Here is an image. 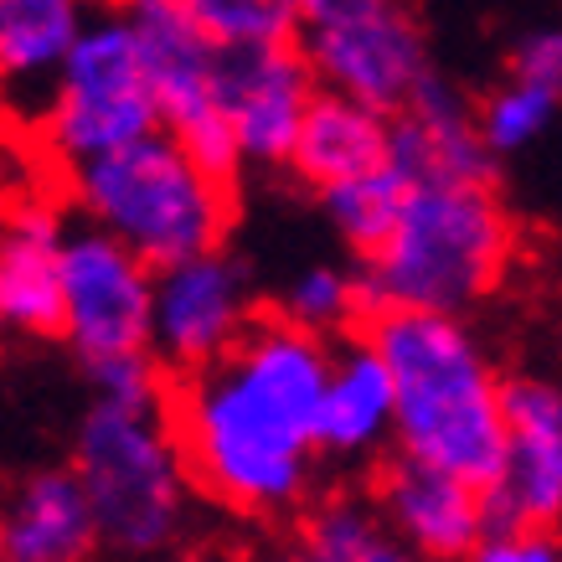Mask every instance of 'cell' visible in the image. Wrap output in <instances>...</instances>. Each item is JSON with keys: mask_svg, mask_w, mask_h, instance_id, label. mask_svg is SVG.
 Returning a JSON list of instances; mask_svg holds the SVG:
<instances>
[{"mask_svg": "<svg viewBox=\"0 0 562 562\" xmlns=\"http://www.w3.org/2000/svg\"><path fill=\"white\" fill-rule=\"evenodd\" d=\"M155 269L93 222H68L63 243V341L78 361L150 351Z\"/></svg>", "mask_w": 562, "mask_h": 562, "instance_id": "obj_9", "label": "cell"}, {"mask_svg": "<svg viewBox=\"0 0 562 562\" xmlns=\"http://www.w3.org/2000/svg\"><path fill=\"white\" fill-rule=\"evenodd\" d=\"M294 47L321 88L351 93L382 114H403L434 63L403 0H300Z\"/></svg>", "mask_w": 562, "mask_h": 562, "instance_id": "obj_7", "label": "cell"}, {"mask_svg": "<svg viewBox=\"0 0 562 562\" xmlns=\"http://www.w3.org/2000/svg\"><path fill=\"white\" fill-rule=\"evenodd\" d=\"M254 321V273L238 254L206 248L155 269L150 351L171 376H191L222 361Z\"/></svg>", "mask_w": 562, "mask_h": 562, "instance_id": "obj_10", "label": "cell"}, {"mask_svg": "<svg viewBox=\"0 0 562 562\" xmlns=\"http://www.w3.org/2000/svg\"><path fill=\"white\" fill-rule=\"evenodd\" d=\"M0 562H5V542H0Z\"/></svg>", "mask_w": 562, "mask_h": 562, "instance_id": "obj_28", "label": "cell"}, {"mask_svg": "<svg viewBox=\"0 0 562 562\" xmlns=\"http://www.w3.org/2000/svg\"><path fill=\"white\" fill-rule=\"evenodd\" d=\"M68 187L78 212L135 248L150 269L222 248L233 227V181L206 171L171 130L72 166Z\"/></svg>", "mask_w": 562, "mask_h": 562, "instance_id": "obj_5", "label": "cell"}, {"mask_svg": "<svg viewBox=\"0 0 562 562\" xmlns=\"http://www.w3.org/2000/svg\"><path fill=\"white\" fill-rule=\"evenodd\" d=\"M300 547L321 562H428L382 521L376 501H357V495H330L310 506Z\"/></svg>", "mask_w": 562, "mask_h": 562, "instance_id": "obj_19", "label": "cell"}, {"mask_svg": "<svg viewBox=\"0 0 562 562\" xmlns=\"http://www.w3.org/2000/svg\"><path fill=\"white\" fill-rule=\"evenodd\" d=\"M367 341L397 387V454L491 491L506 464V382L460 315L372 310Z\"/></svg>", "mask_w": 562, "mask_h": 562, "instance_id": "obj_2", "label": "cell"}, {"mask_svg": "<svg viewBox=\"0 0 562 562\" xmlns=\"http://www.w3.org/2000/svg\"><path fill=\"white\" fill-rule=\"evenodd\" d=\"M72 470L83 480L99 542L120 562L166 558L191 521V464L176 439L171 397L160 408L88 403L72 434Z\"/></svg>", "mask_w": 562, "mask_h": 562, "instance_id": "obj_4", "label": "cell"}, {"mask_svg": "<svg viewBox=\"0 0 562 562\" xmlns=\"http://www.w3.org/2000/svg\"><path fill=\"white\" fill-rule=\"evenodd\" d=\"M88 0H0V83L47 99L52 72L88 26Z\"/></svg>", "mask_w": 562, "mask_h": 562, "instance_id": "obj_18", "label": "cell"}, {"mask_svg": "<svg viewBox=\"0 0 562 562\" xmlns=\"http://www.w3.org/2000/svg\"><path fill=\"white\" fill-rule=\"evenodd\" d=\"M512 78H527V83H542L562 93V26H537V32H527L516 42Z\"/></svg>", "mask_w": 562, "mask_h": 562, "instance_id": "obj_26", "label": "cell"}, {"mask_svg": "<svg viewBox=\"0 0 562 562\" xmlns=\"http://www.w3.org/2000/svg\"><path fill=\"white\" fill-rule=\"evenodd\" d=\"M330 361L336 346L325 336L290 315H258L222 361L176 376L171 424L206 501L258 521L305 506Z\"/></svg>", "mask_w": 562, "mask_h": 562, "instance_id": "obj_1", "label": "cell"}, {"mask_svg": "<svg viewBox=\"0 0 562 562\" xmlns=\"http://www.w3.org/2000/svg\"><path fill=\"white\" fill-rule=\"evenodd\" d=\"M413 176L397 166V160H382L376 171H361L351 181H336V187L321 191L325 222L336 227V238L351 248V254H376L387 233L397 227V212L408 202Z\"/></svg>", "mask_w": 562, "mask_h": 562, "instance_id": "obj_20", "label": "cell"}, {"mask_svg": "<svg viewBox=\"0 0 562 562\" xmlns=\"http://www.w3.org/2000/svg\"><path fill=\"white\" fill-rule=\"evenodd\" d=\"M372 501L382 521L428 562H470V552L491 537L485 491L408 454H392L376 470Z\"/></svg>", "mask_w": 562, "mask_h": 562, "instance_id": "obj_13", "label": "cell"}, {"mask_svg": "<svg viewBox=\"0 0 562 562\" xmlns=\"http://www.w3.org/2000/svg\"><path fill=\"white\" fill-rule=\"evenodd\" d=\"M558 109H562L558 88L527 83V78H506V83L475 109V120H480V135L491 145V155H521L552 130Z\"/></svg>", "mask_w": 562, "mask_h": 562, "instance_id": "obj_22", "label": "cell"}, {"mask_svg": "<svg viewBox=\"0 0 562 562\" xmlns=\"http://www.w3.org/2000/svg\"><path fill=\"white\" fill-rule=\"evenodd\" d=\"M387 145H392V114L351 99V93L321 88L315 103H310L305 124H300L290 171L300 176L305 187L325 191V187H336V181H351V176H361V171H376V166L387 160Z\"/></svg>", "mask_w": 562, "mask_h": 562, "instance_id": "obj_17", "label": "cell"}, {"mask_svg": "<svg viewBox=\"0 0 562 562\" xmlns=\"http://www.w3.org/2000/svg\"><path fill=\"white\" fill-rule=\"evenodd\" d=\"M273 562H321L315 552H305V547H290V552H279Z\"/></svg>", "mask_w": 562, "mask_h": 562, "instance_id": "obj_27", "label": "cell"}, {"mask_svg": "<svg viewBox=\"0 0 562 562\" xmlns=\"http://www.w3.org/2000/svg\"><path fill=\"white\" fill-rule=\"evenodd\" d=\"M88 387L99 403H124V408H160L166 392V367L155 351H124V357L88 361Z\"/></svg>", "mask_w": 562, "mask_h": 562, "instance_id": "obj_24", "label": "cell"}, {"mask_svg": "<svg viewBox=\"0 0 562 562\" xmlns=\"http://www.w3.org/2000/svg\"><path fill=\"white\" fill-rule=\"evenodd\" d=\"M470 562H562V542L547 527L491 531V537L470 552Z\"/></svg>", "mask_w": 562, "mask_h": 562, "instance_id": "obj_25", "label": "cell"}, {"mask_svg": "<svg viewBox=\"0 0 562 562\" xmlns=\"http://www.w3.org/2000/svg\"><path fill=\"white\" fill-rule=\"evenodd\" d=\"M63 243L68 217L47 202L0 212V330L47 341L63 336Z\"/></svg>", "mask_w": 562, "mask_h": 562, "instance_id": "obj_14", "label": "cell"}, {"mask_svg": "<svg viewBox=\"0 0 562 562\" xmlns=\"http://www.w3.org/2000/svg\"><path fill=\"white\" fill-rule=\"evenodd\" d=\"M512 263V217L480 176H413L397 227L361 258V294L372 310H443L464 315L501 284Z\"/></svg>", "mask_w": 562, "mask_h": 562, "instance_id": "obj_3", "label": "cell"}, {"mask_svg": "<svg viewBox=\"0 0 562 562\" xmlns=\"http://www.w3.org/2000/svg\"><path fill=\"white\" fill-rule=\"evenodd\" d=\"M397 443V387L367 330L336 341L330 382L321 397V460L357 464Z\"/></svg>", "mask_w": 562, "mask_h": 562, "instance_id": "obj_16", "label": "cell"}, {"mask_svg": "<svg viewBox=\"0 0 562 562\" xmlns=\"http://www.w3.org/2000/svg\"><path fill=\"white\" fill-rule=\"evenodd\" d=\"M279 315H290L294 325H305L325 341L351 336L367 321V294H361V273H346L336 263H310L284 284Z\"/></svg>", "mask_w": 562, "mask_h": 562, "instance_id": "obj_21", "label": "cell"}, {"mask_svg": "<svg viewBox=\"0 0 562 562\" xmlns=\"http://www.w3.org/2000/svg\"><path fill=\"white\" fill-rule=\"evenodd\" d=\"M491 531L562 521V382H506V464L485 491Z\"/></svg>", "mask_w": 562, "mask_h": 562, "instance_id": "obj_12", "label": "cell"}, {"mask_svg": "<svg viewBox=\"0 0 562 562\" xmlns=\"http://www.w3.org/2000/svg\"><path fill=\"white\" fill-rule=\"evenodd\" d=\"M217 47H284L300 32V0H187Z\"/></svg>", "mask_w": 562, "mask_h": 562, "instance_id": "obj_23", "label": "cell"}, {"mask_svg": "<svg viewBox=\"0 0 562 562\" xmlns=\"http://www.w3.org/2000/svg\"><path fill=\"white\" fill-rule=\"evenodd\" d=\"M166 130L160 99H155L145 63H139L135 32L114 11H93L78 42L68 47L63 68L52 72L42 99V135L63 166H83L99 155H114L135 139Z\"/></svg>", "mask_w": 562, "mask_h": 562, "instance_id": "obj_6", "label": "cell"}, {"mask_svg": "<svg viewBox=\"0 0 562 562\" xmlns=\"http://www.w3.org/2000/svg\"><path fill=\"white\" fill-rule=\"evenodd\" d=\"M120 16L130 21L150 78L160 99V120L212 176L238 181L243 150L233 124L217 109V63L222 47L202 32V21L191 16L187 0H114Z\"/></svg>", "mask_w": 562, "mask_h": 562, "instance_id": "obj_8", "label": "cell"}, {"mask_svg": "<svg viewBox=\"0 0 562 562\" xmlns=\"http://www.w3.org/2000/svg\"><path fill=\"white\" fill-rule=\"evenodd\" d=\"M321 93L305 52L284 47H222L217 63V109L233 124L243 166H290L300 124Z\"/></svg>", "mask_w": 562, "mask_h": 562, "instance_id": "obj_11", "label": "cell"}, {"mask_svg": "<svg viewBox=\"0 0 562 562\" xmlns=\"http://www.w3.org/2000/svg\"><path fill=\"white\" fill-rule=\"evenodd\" d=\"M5 562H93L99 516L72 464H42L0 495Z\"/></svg>", "mask_w": 562, "mask_h": 562, "instance_id": "obj_15", "label": "cell"}]
</instances>
